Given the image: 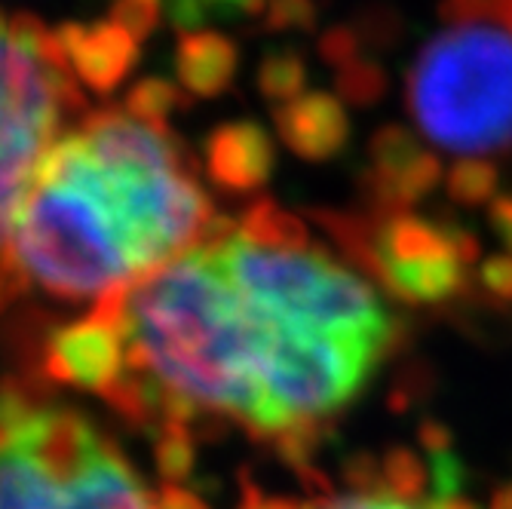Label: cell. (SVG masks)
Listing matches in <instances>:
<instances>
[{
  "instance_id": "cell-25",
  "label": "cell",
  "mask_w": 512,
  "mask_h": 509,
  "mask_svg": "<svg viewBox=\"0 0 512 509\" xmlns=\"http://www.w3.org/2000/svg\"><path fill=\"white\" fill-rule=\"evenodd\" d=\"M488 221L494 227V234L500 237V243L512 255V194H503L488 206Z\"/></svg>"
},
{
  "instance_id": "cell-24",
  "label": "cell",
  "mask_w": 512,
  "mask_h": 509,
  "mask_svg": "<svg viewBox=\"0 0 512 509\" xmlns=\"http://www.w3.org/2000/svg\"><path fill=\"white\" fill-rule=\"evenodd\" d=\"M417 445H421L430 457H442V454H454V433L442 424V421H424L421 430H417Z\"/></svg>"
},
{
  "instance_id": "cell-12",
  "label": "cell",
  "mask_w": 512,
  "mask_h": 509,
  "mask_svg": "<svg viewBox=\"0 0 512 509\" xmlns=\"http://www.w3.org/2000/svg\"><path fill=\"white\" fill-rule=\"evenodd\" d=\"M240 71V46L221 31L188 28L178 31L175 43V74L188 96L215 99L227 92Z\"/></svg>"
},
{
  "instance_id": "cell-21",
  "label": "cell",
  "mask_w": 512,
  "mask_h": 509,
  "mask_svg": "<svg viewBox=\"0 0 512 509\" xmlns=\"http://www.w3.org/2000/svg\"><path fill=\"white\" fill-rule=\"evenodd\" d=\"M163 13H166L163 0H117L111 19L123 31H129L138 43H142V40H148L160 28Z\"/></svg>"
},
{
  "instance_id": "cell-7",
  "label": "cell",
  "mask_w": 512,
  "mask_h": 509,
  "mask_svg": "<svg viewBox=\"0 0 512 509\" xmlns=\"http://www.w3.org/2000/svg\"><path fill=\"white\" fill-rule=\"evenodd\" d=\"M439 184H445L442 160L405 126H381L368 142V169L362 172V191L378 215L411 212Z\"/></svg>"
},
{
  "instance_id": "cell-4",
  "label": "cell",
  "mask_w": 512,
  "mask_h": 509,
  "mask_svg": "<svg viewBox=\"0 0 512 509\" xmlns=\"http://www.w3.org/2000/svg\"><path fill=\"white\" fill-rule=\"evenodd\" d=\"M83 114L56 31L31 13L0 10V310L25 289L10 249L13 212L46 151Z\"/></svg>"
},
{
  "instance_id": "cell-15",
  "label": "cell",
  "mask_w": 512,
  "mask_h": 509,
  "mask_svg": "<svg viewBox=\"0 0 512 509\" xmlns=\"http://www.w3.org/2000/svg\"><path fill=\"white\" fill-rule=\"evenodd\" d=\"M500 172L491 160L485 157H460L448 172H445V191L451 203L479 209L491 206L500 194Z\"/></svg>"
},
{
  "instance_id": "cell-30",
  "label": "cell",
  "mask_w": 512,
  "mask_h": 509,
  "mask_svg": "<svg viewBox=\"0 0 512 509\" xmlns=\"http://www.w3.org/2000/svg\"><path fill=\"white\" fill-rule=\"evenodd\" d=\"M114 4H117V0H114Z\"/></svg>"
},
{
  "instance_id": "cell-2",
  "label": "cell",
  "mask_w": 512,
  "mask_h": 509,
  "mask_svg": "<svg viewBox=\"0 0 512 509\" xmlns=\"http://www.w3.org/2000/svg\"><path fill=\"white\" fill-rule=\"evenodd\" d=\"M218 221L194 154L169 126L102 108L40 160L10 249L25 286L99 304L191 252Z\"/></svg>"
},
{
  "instance_id": "cell-3",
  "label": "cell",
  "mask_w": 512,
  "mask_h": 509,
  "mask_svg": "<svg viewBox=\"0 0 512 509\" xmlns=\"http://www.w3.org/2000/svg\"><path fill=\"white\" fill-rule=\"evenodd\" d=\"M0 509H157L96 421L28 384L0 387Z\"/></svg>"
},
{
  "instance_id": "cell-28",
  "label": "cell",
  "mask_w": 512,
  "mask_h": 509,
  "mask_svg": "<svg viewBox=\"0 0 512 509\" xmlns=\"http://www.w3.org/2000/svg\"><path fill=\"white\" fill-rule=\"evenodd\" d=\"M488 509H512V485H500V488L491 494Z\"/></svg>"
},
{
  "instance_id": "cell-13",
  "label": "cell",
  "mask_w": 512,
  "mask_h": 509,
  "mask_svg": "<svg viewBox=\"0 0 512 509\" xmlns=\"http://www.w3.org/2000/svg\"><path fill=\"white\" fill-rule=\"evenodd\" d=\"M191 105V96L166 77H142L126 92L123 111L151 126H169V117Z\"/></svg>"
},
{
  "instance_id": "cell-14",
  "label": "cell",
  "mask_w": 512,
  "mask_h": 509,
  "mask_svg": "<svg viewBox=\"0 0 512 509\" xmlns=\"http://www.w3.org/2000/svg\"><path fill=\"white\" fill-rule=\"evenodd\" d=\"M255 80L258 92L273 108L289 105L307 92V62L295 50H273L261 59Z\"/></svg>"
},
{
  "instance_id": "cell-10",
  "label": "cell",
  "mask_w": 512,
  "mask_h": 509,
  "mask_svg": "<svg viewBox=\"0 0 512 509\" xmlns=\"http://www.w3.org/2000/svg\"><path fill=\"white\" fill-rule=\"evenodd\" d=\"M206 169L218 188L230 194H249L267 184L276 154L261 123L230 120L206 135Z\"/></svg>"
},
{
  "instance_id": "cell-5",
  "label": "cell",
  "mask_w": 512,
  "mask_h": 509,
  "mask_svg": "<svg viewBox=\"0 0 512 509\" xmlns=\"http://www.w3.org/2000/svg\"><path fill=\"white\" fill-rule=\"evenodd\" d=\"M405 105L417 135L439 151L512 154V31L448 25L408 68Z\"/></svg>"
},
{
  "instance_id": "cell-26",
  "label": "cell",
  "mask_w": 512,
  "mask_h": 509,
  "mask_svg": "<svg viewBox=\"0 0 512 509\" xmlns=\"http://www.w3.org/2000/svg\"><path fill=\"white\" fill-rule=\"evenodd\" d=\"M304 503L292 497H279V494H264L252 482H246V494L240 500V509H301Z\"/></svg>"
},
{
  "instance_id": "cell-29",
  "label": "cell",
  "mask_w": 512,
  "mask_h": 509,
  "mask_svg": "<svg viewBox=\"0 0 512 509\" xmlns=\"http://www.w3.org/2000/svg\"><path fill=\"white\" fill-rule=\"evenodd\" d=\"M506 28H509V31H512V22H509V25H506Z\"/></svg>"
},
{
  "instance_id": "cell-20",
  "label": "cell",
  "mask_w": 512,
  "mask_h": 509,
  "mask_svg": "<svg viewBox=\"0 0 512 509\" xmlns=\"http://www.w3.org/2000/svg\"><path fill=\"white\" fill-rule=\"evenodd\" d=\"M439 16L448 25L488 22L506 28L512 22V0H442Z\"/></svg>"
},
{
  "instance_id": "cell-9",
  "label": "cell",
  "mask_w": 512,
  "mask_h": 509,
  "mask_svg": "<svg viewBox=\"0 0 512 509\" xmlns=\"http://www.w3.org/2000/svg\"><path fill=\"white\" fill-rule=\"evenodd\" d=\"M65 62L77 83L99 96L114 92L142 59V43L123 31L114 19L99 22H65L56 28Z\"/></svg>"
},
{
  "instance_id": "cell-18",
  "label": "cell",
  "mask_w": 512,
  "mask_h": 509,
  "mask_svg": "<svg viewBox=\"0 0 512 509\" xmlns=\"http://www.w3.org/2000/svg\"><path fill=\"white\" fill-rule=\"evenodd\" d=\"M163 4H166V16L181 31H188L209 19H230L240 13L255 16L264 0H163Z\"/></svg>"
},
{
  "instance_id": "cell-1",
  "label": "cell",
  "mask_w": 512,
  "mask_h": 509,
  "mask_svg": "<svg viewBox=\"0 0 512 509\" xmlns=\"http://www.w3.org/2000/svg\"><path fill=\"white\" fill-rule=\"evenodd\" d=\"M99 307L120 344L105 402L129 424L157 445L234 424L301 473L402 335L378 286L273 200Z\"/></svg>"
},
{
  "instance_id": "cell-17",
  "label": "cell",
  "mask_w": 512,
  "mask_h": 509,
  "mask_svg": "<svg viewBox=\"0 0 512 509\" xmlns=\"http://www.w3.org/2000/svg\"><path fill=\"white\" fill-rule=\"evenodd\" d=\"M335 89L338 99L344 105H356V108H371L384 99L387 92V71L368 56L353 59L350 65L335 71Z\"/></svg>"
},
{
  "instance_id": "cell-8",
  "label": "cell",
  "mask_w": 512,
  "mask_h": 509,
  "mask_svg": "<svg viewBox=\"0 0 512 509\" xmlns=\"http://www.w3.org/2000/svg\"><path fill=\"white\" fill-rule=\"evenodd\" d=\"M43 372L86 393L108 399L120 378V344L105 307H92L83 319L68 322L43 350Z\"/></svg>"
},
{
  "instance_id": "cell-22",
  "label": "cell",
  "mask_w": 512,
  "mask_h": 509,
  "mask_svg": "<svg viewBox=\"0 0 512 509\" xmlns=\"http://www.w3.org/2000/svg\"><path fill=\"white\" fill-rule=\"evenodd\" d=\"M301 509H417L384 491H350V494H313Z\"/></svg>"
},
{
  "instance_id": "cell-27",
  "label": "cell",
  "mask_w": 512,
  "mask_h": 509,
  "mask_svg": "<svg viewBox=\"0 0 512 509\" xmlns=\"http://www.w3.org/2000/svg\"><path fill=\"white\" fill-rule=\"evenodd\" d=\"M421 509H479V503H473L470 497H463V494H454V497H433Z\"/></svg>"
},
{
  "instance_id": "cell-6",
  "label": "cell",
  "mask_w": 512,
  "mask_h": 509,
  "mask_svg": "<svg viewBox=\"0 0 512 509\" xmlns=\"http://www.w3.org/2000/svg\"><path fill=\"white\" fill-rule=\"evenodd\" d=\"M325 221L365 276H375L390 298L417 307L457 298L467 267L482 252L470 230L442 227L414 212L325 215Z\"/></svg>"
},
{
  "instance_id": "cell-16",
  "label": "cell",
  "mask_w": 512,
  "mask_h": 509,
  "mask_svg": "<svg viewBox=\"0 0 512 509\" xmlns=\"http://www.w3.org/2000/svg\"><path fill=\"white\" fill-rule=\"evenodd\" d=\"M430 482V467L424 464V457L408 445H396L381 457V491L411 503L421 500L427 494Z\"/></svg>"
},
{
  "instance_id": "cell-23",
  "label": "cell",
  "mask_w": 512,
  "mask_h": 509,
  "mask_svg": "<svg viewBox=\"0 0 512 509\" xmlns=\"http://www.w3.org/2000/svg\"><path fill=\"white\" fill-rule=\"evenodd\" d=\"M479 286L494 301L512 304V255H491L479 264Z\"/></svg>"
},
{
  "instance_id": "cell-11",
  "label": "cell",
  "mask_w": 512,
  "mask_h": 509,
  "mask_svg": "<svg viewBox=\"0 0 512 509\" xmlns=\"http://www.w3.org/2000/svg\"><path fill=\"white\" fill-rule=\"evenodd\" d=\"M273 123L283 145L307 163L332 160L350 142L347 108L332 92H304L301 99L273 108Z\"/></svg>"
},
{
  "instance_id": "cell-19",
  "label": "cell",
  "mask_w": 512,
  "mask_h": 509,
  "mask_svg": "<svg viewBox=\"0 0 512 509\" xmlns=\"http://www.w3.org/2000/svg\"><path fill=\"white\" fill-rule=\"evenodd\" d=\"M255 16L270 34H304L316 28L319 10L316 0H264Z\"/></svg>"
}]
</instances>
